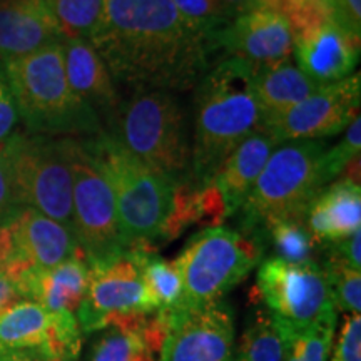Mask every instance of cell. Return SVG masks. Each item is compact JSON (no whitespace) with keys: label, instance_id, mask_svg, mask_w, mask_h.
<instances>
[{"label":"cell","instance_id":"1","mask_svg":"<svg viewBox=\"0 0 361 361\" xmlns=\"http://www.w3.org/2000/svg\"><path fill=\"white\" fill-rule=\"evenodd\" d=\"M89 42L114 80L173 94L196 89L214 51L173 0H104Z\"/></svg>","mask_w":361,"mask_h":361},{"label":"cell","instance_id":"2","mask_svg":"<svg viewBox=\"0 0 361 361\" xmlns=\"http://www.w3.org/2000/svg\"><path fill=\"white\" fill-rule=\"evenodd\" d=\"M255 92V66L228 57L206 72L196 85L191 176L204 184L247 135L263 126Z\"/></svg>","mask_w":361,"mask_h":361},{"label":"cell","instance_id":"3","mask_svg":"<svg viewBox=\"0 0 361 361\" xmlns=\"http://www.w3.org/2000/svg\"><path fill=\"white\" fill-rule=\"evenodd\" d=\"M4 71L17 114L30 133L90 137L104 130L96 112L71 89L62 42L6 61Z\"/></svg>","mask_w":361,"mask_h":361},{"label":"cell","instance_id":"4","mask_svg":"<svg viewBox=\"0 0 361 361\" xmlns=\"http://www.w3.org/2000/svg\"><path fill=\"white\" fill-rule=\"evenodd\" d=\"M107 126L129 154L173 184L191 173L188 112L173 92L134 90Z\"/></svg>","mask_w":361,"mask_h":361},{"label":"cell","instance_id":"5","mask_svg":"<svg viewBox=\"0 0 361 361\" xmlns=\"http://www.w3.org/2000/svg\"><path fill=\"white\" fill-rule=\"evenodd\" d=\"M85 141L114 194L126 247H154L169 218L174 184L129 154L106 130Z\"/></svg>","mask_w":361,"mask_h":361},{"label":"cell","instance_id":"6","mask_svg":"<svg viewBox=\"0 0 361 361\" xmlns=\"http://www.w3.org/2000/svg\"><path fill=\"white\" fill-rule=\"evenodd\" d=\"M324 149L322 141H293L274 149L239 209L243 233L261 238L273 221L305 218L311 200L324 188L319 169Z\"/></svg>","mask_w":361,"mask_h":361},{"label":"cell","instance_id":"7","mask_svg":"<svg viewBox=\"0 0 361 361\" xmlns=\"http://www.w3.org/2000/svg\"><path fill=\"white\" fill-rule=\"evenodd\" d=\"M261 238L216 226L189 239L173 263L184 286V308H197L224 296L261 263Z\"/></svg>","mask_w":361,"mask_h":361},{"label":"cell","instance_id":"8","mask_svg":"<svg viewBox=\"0 0 361 361\" xmlns=\"http://www.w3.org/2000/svg\"><path fill=\"white\" fill-rule=\"evenodd\" d=\"M19 207L72 229V168L67 137L13 133L2 154Z\"/></svg>","mask_w":361,"mask_h":361},{"label":"cell","instance_id":"9","mask_svg":"<svg viewBox=\"0 0 361 361\" xmlns=\"http://www.w3.org/2000/svg\"><path fill=\"white\" fill-rule=\"evenodd\" d=\"M72 168V233L89 264L128 251L117 219L112 189L85 137H67Z\"/></svg>","mask_w":361,"mask_h":361},{"label":"cell","instance_id":"10","mask_svg":"<svg viewBox=\"0 0 361 361\" xmlns=\"http://www.w3.org/2000/svg\"><path fill=\"white\" fill-rule=\"evenodd\" d=\"M290 20L298 67L324 85L353 74L360 40L333 20L326 0H290L278 8Z\"/></svg>","mask_w":361,"mask_h":361},{"label":"cell","instance_id":"11","mask_svg":"<svg viewBox=\"0 0 361 361\" xmlns=\"http://www.w3.org/2000/svg\"><path fill=\"white\" fill-rule=\"evenodd\" d=\"M256 291L274 319L290 326H308L336 310L323 266L288 263L276 256L261 261Z\"/></svg>","mask_w":361,"mask_h":361},{"label":"cell","instance_id":"12","mask_svg":"<svg viewBox=\"0 0 361 361\" xmlns=\"http://www.w3.org/2000/svg\"><path fill=\"white\" fill-rule=\"evenodd\" d=\"M361 78L351 74L336 82L319 85L311 96L281 114L263 121L278 144L293 141H322L340 134L360 114Z\"/></svg>","mask_w":361,"mask_h":361},{"label":"cell","instance_id":"13","mask_svg":"<svg viewBox=\"0 0 361 361\" xmlns=\"http://www.w3.org/2000/svg\"><path fill=\"white\" fill-rule=\"evenodd\" d=\"M154 311L133 252L126 251L106 263L89 264L87 291L75 314L82 335H92L121 316Z\"/></svg>","mask_w":361,"mask_h":361},{"label":"cell","instance_id":"14","mask_svg":"<svg viewBox=\"0 0 361 361\" xmlns=\"http://www.w3.org/2000/svg\"><path fill=\"white\" fill-rule=\"evenodd\" d=\"M78 252L72 229L32 207H20L0 229V269L16 281L27 271L52 268Z\"/></svg>","mask_w":361,"mask_h":361},{"label":"cell","instance_id":"15","mask_svg":"<svg viewBox=\"0 0 361 361\" xmlns=\"http://www.w3.org/2000/svg\"><path fill=\"white\" fill-rule=\"evenodd\" d=\"M164 316L168 338L162 361H234L236 328L226 300Z\"/></svg>","mask_w":361,"mask_h":361},{"label":"cell","instance_id":"16","mask_svg":"<svg viewBox=\"0 0 361 361\" xmlns=\"http://www.w3.org/2000/svg\"><path fill=\"white\" fill-rule=\"evenodd\" d=\"M82 346L78 316L51 313L30 300H22L0 314V353L42 351L78 360Z\"/></svg>","mask_w":361,"mask_h":361},{"label":"cell","instance_id":"17","mask_svg":"<svg viewBox=\"0 0 361 361\" xmlns=\"http://www.w3.org/2000/svg\"><path fill=\"white\" fill-rule=\"evenodd\" d=\"M214 49H224L251 66H271L293 56L295 39L290 20L276 8L259 6L238 13L214 40Z\"/></svg>","mask_w":361,"mask_h":361},{"label":"cell","instance_id":"18","mask_svg":"<svg viewBox=\"0 0 361 361\" xmlns=\"http://www.w3.org/2000/svg\"><path fill=\"white\" fill-rule=\"evenodd\" d=\"M92 335L89 361H162L168 318L157 311L121 316Z\"/></svg>","mask_w":361,"mask_h":361},{"label":"cell","instance_id":"19","mask_svg":"<svg viewBox=\"0 0 361 361\" xmlns=\"http://www.w3.org/2000/svg\"><path fill=\"white\" fill-rule=\"evenodd\" d=\"M61 29L44 0H0L2 62L62 42Z\"/></svg>","mask_w":361,"mask_h":361},{"label":"cell","instance_id":"20","mask_svg":"<svg viewBox=\"0 0 361 361\" xmlns=\"http://www.w3.org/2000/svg\"><path fill=\"white\" fill-rule=\"evenodd\" d=\"M62 52L71 89L99 119L104 117L109 124L121 99L106 62L87 39H64Z\"/></svg>","mask_w":361,"mask_h":361},{"label":"cell","instance_id":"21","mask_svg":"<svg viewBox=\"0 0 361 361\" xmlns=\"http://www.w3.org/2000/svg\"><path fill=\"white\" fill-rule=\"evenodd\" d=\"M305 223L316 245H331L361 229V186L341 176L311 200Z\"/></svg>","mask_w":361,"mask_h":361},{"label":"cell","instance_id":"22","mask_svg":"<svg viewBox=\"0 0 361 361\" xmlns=\"http://www.w3.org/2000/svg\"><path fill=\"white\" fill-rule=\"evenodd\" d=\"M25 300L35 301L51 313L78 314L89 284V263L78 252L47 269L27 271L17 279Z\"/></svg>","mask_w":361,"mask_h":361},{"label":"cell","instance_id":"23","mask_svg":"<svg viewBox=\"0 0 361 361\" xmlns=\"http://www.w3.org/2000/svg\"><path fill=\"white\" fill-rule=\"evenodd\" d=\"M278 146L279 144L266 130L259 129L247 135L223 162L213 180L223 194L228 218L239 213Z\"/></svg>","mask_w":361,"mask_h":361},{"label":"cell","instance_id":"24","mask_svg":"<svg viewBox=\"0 0 361 361\" xmlns=\"http://www.w3.org/2000/svg\"><path fill=\"white\" fill-rule=\"evenodd\" d=\"M226 218L228 211H226L223 194L214 180L201 184L192 179L189 173L186 178L174 184L173 206L161 239L173 241L194 224H207L216 228L223 224Z\"/></svg>","mask_w":361,"mask_h":361},{"label":"cell","instance_id":"25","mask_svg":"<svg viewBox=\"0 0 361 361\" xmlns=\"http://www.w3.org/2000/svg\"><path fill=\"white\" fill-rule=\"evenodd\" d=\"M318 87L319 84L293 64L291 59L271 66H255V92L264 119L296 106Z\"/></svg>","mask_w":361,"mask_h":361},{"label":"cell","instance_id":"26","mask_svg":"<svg viewBox=\"0 0 361 361\" xmlns=\"http://www.w3.org/2000/svg\"><path fill=\"white\" fill-rule=\"evenodd\" d=\"M133 252L141 268L142 281L151 296L157 313L171 314L183 310L184 286L178 268L173 261H168L154 252L151 246H134Z\"/></svg>","mask_w":361,"mask_h":361},{"label":"cell","instance_id":"27","mask_svg":"<svg viewBox=\"0 0 361 361\" xmlns=\"http://www.w3.org/2000/svg\"><path fill=\"white\" fill-rule=\"evenodd\" d=\"M273 318V316H271ZM274 319V318H273ZM284 341V361H328L338 324L333 310L308 326H290L274 319Z\"/></svg>","mask_w":361,"mask_h":361},{"label":"cell","instance_id":"28","mask_svg":"<svg viewBox=\"0 0 361 361\" xmlns=\"http://www.w3.org/2000/svg\"><path fill=\"white\" fill-rule=\"evenodd\" d=\"M234 361H284L283 335L266 308L251 316L236 346Z\"/></svg>","mask_w":361,"mask_h":361},{"label":"cell","instance_id":"29","mask_svg":"<svg viewBox=\"0 0 361 361\" xmlns=\"http://www.w3.org/2000/svg\"><path fill=\"white\" fill-rule=\"evenodd\" d=\"M261 238L269 239L279 259L288 263L314 261L316 241L306 228L305 218L273 221L261 231Z\"/></svg>","mask_w":361,"mask_h":361},{"label":"cell","instance_id":"30","mask_svg":"<svg viewBox=\"0 0 361 361\" xmlns=\"http://www.w3.org/2000/svg\"><path fill=\"white\" fill-rule=\"evenodd\" d=\"M64 39H90L102 17L104 0H44Z\"/></svg>","mask_w":361,"mask_h":361},{"label":"cell","instance_id":"31","mask_svg":"<svg viewBox=\"0 0 361 361\" xmlns=\"http://www.w3.org/2000/svg\"><path fill=\"white\" fill-rule=\"evenodd\" d=\"M173 4L189 25L213 45V49L216 37L236 17L223 0H173Z\"/></svg>","mask_w":361,"mask_h":361},{"label":"cell","instance_id":"32","mask_svg":"<svg viewBox=\"0 0 361 361\" xmlns=\"http://www.w3.org/2000/svg\"><path fill=\"white\" fill-rule=\"evenodd\" d=\"M336 311L345 314H360L361 311V271L340 259L326 256L323 264Z\"/></svg>","mask_w":361,"mask_h":361},{"label":"cell","instance_id":"33","mask_svg":"<svg viewBox=\"0 0 361 361\" xmlns=\"http://www.w3.org/2000/svg\"><path fill=\"white\" fill-rule=\"evenodd\" d=\"M361 151V117L360 114L351 121V124L345 129V135L336 146L324 149L319 169H322L323 184L331 183L338 176L343 174L351 162L360 159Z\"/></svg>","mask_w":361,"mask_h":361},{"label":"cell","instance_id":"34","mask_svg":"<svg viewBox=\"0 0 361 361\" xmlns=\"http://www.w3.org/2000/svg\"><path fill=\"white\" fill-rule=\"evenodd\" d=\"M329 361H361V316L346 314Z\"/></svg>","mask_w":361,"mask_h":361},{"label":"cell","instance_id":"35","mask_svg":"<svg viewBox=\"0 0 361 361\" xmlns=\"http://www.w3.org/2000/svg\"><path fill=\"white\" fill-rule=\"evenodd\" d=\"M333 20L361 39V0H326Z\"/></svg>","mask_w":361,"mask_h":361},{"label":"cell","instance_id":"36","mask_svg":"<svg viewBox=\"0 0 361 361\" xmlns=\"http://www.w3.org/2000/svg\"><path fill=\"white\" fill-rule=\"evenodd\" d=\"M17 119H19V114H17L11 90L7 87L4 75H0V154H2L8 139L16 133Z\"/></svg>","mask_w":361,"mask_h":361},{"label":"cell","instance_id":"37","mask_svg":"<svg viewBox=\"0 0 361 361\" xmlns=\"http://www.w3.org/2000/svg\"><path fill=\"white\" fill-rule=\"evenodd\" d=\"M328 246V256L340 259L343 263L350 264L351 268L361 269V229L351 234L350 238L341 239L338 243H331Z\"/></svg>","mask_w":361,"mask_h":361},{"label":"cell","instance_id":"38","mask_svg":"<svg viewBox=\"0 0 361 361\" xmlns=\"http://www.w3.org/2000/svg\"><path fill=\"white\" fill-rule=\"evenodd\" d=\"M20 207L17 206L16 197H13L11 176L4 157L0 156V229L11 221L13 216L19 213Z\"/></svg>","mask_w":361,"mask_h":361},{"label":"cell","instance_id":"39","mask_svg":"<svg viewBox=\"0 0 361 361\" xmlns=\"http://www.w3.org/2000/svg\"><path fill=\"white\" fill-rule=\"evenodd\" d=\"M22 300H25V298L22 295L19 283L12 276H8L6 271L0 269V314Z\"/></svg>","mask_w":361,"mask_h":361},{"label":"cell","instance_id":"40","mask_svg":"<svg viewBox=\"0 0 361 361\" xmlns=\"http://www.w3.org/2000/svg\"><path fill=\"white\" fill-rule=\"evenodd\" d=\"M0 361H78L72 358H61L42 351H12V353H0Z\"/></svg>","mask_w":361,"mask_h":361},{"label":"cell","instance_id":"41","mask_svg":"<svg viewBox=\"0 0 361 361\" xmlns=\"http://www.w3.org/2000/svg\"><path fill=\"white\" fill-rule=\"evenodd\" d=\"M223 2L229 7V11H231L234 16L250 11V8L264 6V0H223Z\"/></svg>","mask_w":361,"mask_h":361}]
</instances>
